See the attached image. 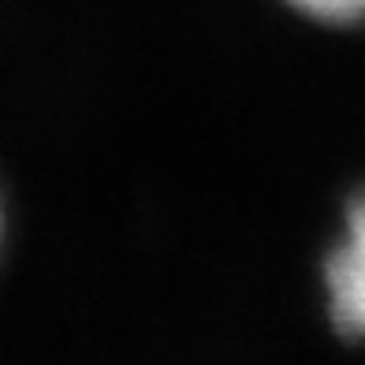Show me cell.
Masks as SVG:
<instances>
[{
  "label": "cell",
  "instance_id": "cell-2",
  "mask_svg": "<svg viewBox=\"0 0 365 365\" xmlns=\"http://www.w3.org/2000/svg\"><path fill=\"white\" fill-rule=\"evenodd\" d=\"M294 11L309 15L317 23L331 26H346V23H361L365 19V0H287Z\"/></svg>",
  "mask_w": 365,
  "mask_h": 365
},
{
  "label": "cell",
  "instance_id": "cell-1",
  "mask_svg": "<svg viewBox=\"0 0 365 365\" xmlns=\"http://www.w3.org/2000/svg\"><path fill=\"white\" fill-rule=\"evenodd\" d=\"M324 298L331 324L365 343V190L346 205L343 231L324 257Z\"/></svg>",
  "mask_w": 365,
  "mask_h": 365
},
{
  "label": "cell",
  "instance_id": "cell-3",
  "mask_svg": "<svg viewBox=\"0 0 365 365\" xmlns=\"http://www.w3.org/2000/svg\"><path fill=\"white\" fill-rule=\"evenodd\" d=\"M0 250H4V197H0Z\"/></svg>",
  "mask_w": 365,
  "mask_h": 365
}]
</instances>
